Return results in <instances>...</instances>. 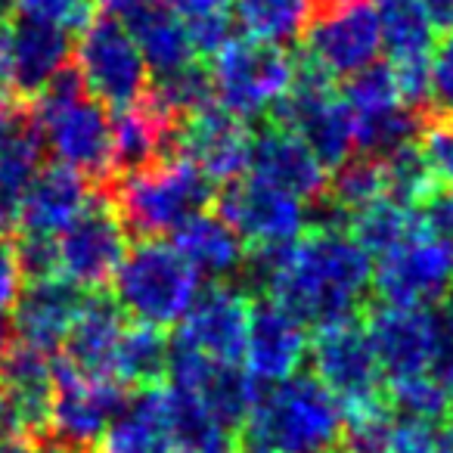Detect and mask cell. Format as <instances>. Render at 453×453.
<instances>
[{
	"label": "cell",
	"instance_id": "cell-48",
	"mask_svg": "<svg viewBox=\"0 0 453 453\" xmlns=\"http://www.w3.org/2000/svg\"><path fill=\"white\" fill-rule=\"evenodd\" d=\"M16 335H13V323H10V314H0V360H4V354L13 348Z\"/></svg>",
	"mask_w": 453,
	"mask_h": 453
},
{
	"label": "cell",
	"instance_id": "cell-23",
	"mask_svg": "<svg viewBox=\"0 0 453 453\" xmlns=\"http://www.w3.org/2000/svg\"><path fill=\"white\" fill-rule=\"evenodd\" d=\"M90 196H94V189L84 174L59 162L44 165L22 199L16 234L59 236V230L88 205Z\"/></svg>",
	"mask_w": 453,
	"mask_h": 453
},
{
	"label": "cell",
	"instance_id": "cell-44",
	"mask_svg": "<svg viewBox=\"0 0 453 453\" xmlns=\"http://www.w3.org/2000/svg\"><path fill=\"white\" fill-rule=\"evenodd\" d=\"M41 434L22 419V413L0 395V453H35Z\"/></svg>",
	"mask_w": 453,
	"mask_h": 453
},
{
	"label": "cell",
	"instance_id": "cell-4",
	"mask_svg": "<svg viewBox=\"0 0 453 453\" xmlns=\"http://www.w3.org/2000/svg\"><path fill=\"white\" fill-rule=\"evenodd\" d=\"M28 106L44 150L59 165L106 187L112 177V119L88 96L75 63L65 65Z\"/></svg>",
	"mask_w": 453,
	"mask_h": 453
},
{
	"label": "cell",
	"instance_id": "cell-29",
	"mask_svg": "<svg viewBox=\"0 0 453 453\" xmlns=\"http://www.w3.org/2000/svg\"><path fill=\"white\" fill-rule=\"evenodd\" d=\"M127 32L137 41L140 53L146 59V69H152L156 75H168V72L183 69V65L196 59L187 32H183L177 16L165 4L146 10L143 16L127 22Z\"/></svg>",
	"mask_w": 453,
	"mask_h": 453
},
{
	"label": "cell",
	"instance_id": "cell-25",
	"mask_svg": "<svg viewBox=\"0 0 453 453\" xmlns=\"http://www.w3.org/2000/svg\"><path fill=\"white\" fill-rule=\"evenodd\" d=\"M174 249L208 283H234L246 258V242L218 211L187 220L174 234Z\"/></svg>",
	"mask_w": 453,
	"mask_h": 453
},
{
	"label": "cell",
	"instance_id": "cell-36",
	"mask_svg": "<svg viewBox=\"0 0 453 453\" xmlns=\"http://www.w3.org/2000/svg\"><path fill=\"white\" fill-rule=\"evenodd\" d=\"M326 196L354 218L360 208H366L370 202L382 199L385 196V171H382V158L372 156H360L354 152L351 158L333 168L329 174V187Z\"/></svg>",
	"mask_w": 453,
	"mask_h": 453
},
{
	"label": "cell",
	"instance_id": "cell-18",
	"mask_svg": "<svg viewBox=\"0 0 453 453\" xmlns=\"http://www.w3.org/2000/svg\"><path fill=\"white\" fill-rule=\"evenodd\" d=\"M311 335L298 317H292L273 298H252L242 366L261 385L283 382L302 370Z\"/></svg>",
	"mask_w": 453,
	"mask_h": 453
},
{
	"label": "cell",
	"instance_id": "cell-46",
	"mask_svg": "<svg viewBox=\"0 0 453 453\" xmlns=\"http://www.w3.org/2000/svg\"><path fill=\"white\" fill-rule=\"evenodd\" d=\"M103 7V16H112V19H125V26L137 16H143L146 10L162 7V0H96Z\"/></svg>",
	"mask_w": 453,
	"mask_h": 453
},
{
	"label": "cell",
	"instance_id": "cell-30",
	"mask_svg": "<svg viewBox=\"0 0 453 453\" xmlns=\"http://www.w3.org/2000/svg\"><path fill=\"white\" fill-rule=\"evenodd\" d=\"M143 103L158 119L177 125V121L202 112V109L214 106L211 72L199 59H193L183 69H174L168 75H156V81H150V94H146Z\"/></svg>",
	"mask_w": 453,
	"mask_h": 453
},
{
	"label": "cell",
	"instance_id": "cell-50",
	"mask_svg": "<svg viewBox=\"0 0 453 453\" xmlns=\"http://www.w3.org/2000/svg\"><path fill=\"white\" fill-rule=\"evenodd\" d=\"M13 7H16V0H0V22H7L10 16H13Z\"/></svg>",
	"mask_w": 453,
	"mask_h": 453
},
{
	"label": "cell",
	"instance_id": "cell-43",
	"mask_svg": "<svg viewBox=\"0 0 453 453\" xmlns=\"http://www.w3.org/2000/svg\"><path fill=\"white\" fill-rule=\"evenodd\" d=\"M438 422L413 419V416H391L388 450L391 453H434L438 447Z\"/></svg>",
	"mask_w": 453,
	"mask_h": 453
},
{
	"label": "cell",
	"instance_id": "cell-8",
	"mask_svg": "<svg viewBox=\"0 0 453 453\" xmlns=\"http://www.w3.org/2000/svg\"><path fill=\"white\" fill-rule=\"evenodd\" d=\"M211 81L220 106L236 119L271 115L296 81V57L261 41H230L214 57Z\"/></svg>",
	"mask_w": 453,
	"mask_h": 453
},
{
	"label": "cell",
	"instance_id": "cell-27",
	"mask_svg": "<svg viewBox=\"0 0 453 453\" xmlns=\"http://www.w3.org/2000/svg\"><path fill=\"white\" fill-rule=\"evenodd\" d=\"M171 342L165 329L146 326V323H127L112 360V379L127 391L158 388L168 372Z\"/></svg>",
	"mask_w": 453,
	"mask_h": 453
},
{
	"label": "cell",
	"instance_id": "cell-40",
	"mask_svg": "<svg viewBox=\"0 0 453 453\" xmlns=\"http://www.w3.org/2000/svg\"><path fill=\"white\" fill-rule=\"evenodd\" d=\"M391 410L370 416H357L348 419L342 444L335 447V453H391L388 450V426H391Z\"/></svg>",
	"mask_w": 453,
	"mask_h": 453
},
{
	"label": "cell",
	"instance_id": "cell-49",
	"mask_svg": "<svg viewBox=\"0 0 453 453\" xmlns=\"http://www.w3.org/2000/svg\"><path fill=\"white\" fill-rule=\"evenodd\" d=\"M434 453H453V422L438 428V447H434Z\"/></svg>",
	"mask_w": 453,
	"mask_h": 453
},
{
	"label": "cell",
	"instance_id": "cell-5",
	"mask_svg": "<svg viewBox=\"0 0 453 453\" xmlns=\"http://www.w3.org/2000/svg\"><path fill=\"white\" fill-rule=\"evenodd\" d=\"M112 298L131 323L156 329L180 326L202 289V280L187 265L174 242L137 240L112 277Z\"/></svg>",
	"mask_w": 453,
	"mask_h": 453
},
{
	"label": "cell",
	"instance_id": "cell-6",
	"mask_svg": "<svg viewBox=\"0 0 453 453\" xmlns=\"http://www.w3.org/2000/svg\"><path fill=\"white\" fill-rule=\"evenodd\" d=\"M308 357L311 376L342 403L345 422L388 410L385 372L372 351L364 314L317 329L308 345Z\"/></svg>",
	"mask_w": 453,
	"mask_h": 453
},
{
	"label": "cell",
	"instance_id": "cell-32",
	"mask_svg": "<svg viewBox=\"0 0 453 453\" xmlns=\"http://www.w3.org/2000/svg\"><path fill=\"white\" fill-rule=\"evenodd\" d=\"M314 16V0H234V19L261 44H289L302 38Z\"/></svg>",
	"mask_w": 453,
	"mask_h": 453
},
{
	"label": "cell",
	"instance_id": "cell-2",
	"mask_svg": "<svg viewBox=\"0 0 453 453\" xmlns=\"http://www.w3.org/2000/svg\"><path fill=\"white\" fill-rule=\"evenodd\" d=\"M345 410L311 372L261 385L236 453H335L345 434Z\"/></svg>",
	"mask_w": 453,
	"mask_h": 453
},
{
	"label": "cell",
	"instance_id": "cell-42",
	"mask_svg": "<svg viewBox=\"0 0 453 453\" xmlns=\"http://www.w3.org/2000/svg\"><path fill=\"white\" fill-rule=\"evenodd\" d=\"M426 115L453 119V32H447L432 53V90Z\"/></svg>",
	"mask_w": 453,
	"mask_h": 453
},
{
	"label": "cell",
	"instance_id": "cell-24",
	"mask_svg": "<svg viewBox=\"0 0 453 453\" xmlns=\"http://www.w3.org/2000/svg\"><path fill=\"white\" fill-rule=\"evenodd\" d=\"M53 391H57L53 354L13 342V348L0 360V395L19 410L22 419L38 434H47V428H50Z\"/></svg>",
	"mask_w": 453,
	"mask_h": 453
},
{
	"label": "cell",
	"instance_id": "cell-21",
	"mask_svg": "<svg viewBox=\"0 0 453 453\" xmlns=\"http://www.w3.org/2000/svg\"><path fill=\"white\" fill-rule=\"evenodd\" d=\"M249 174L286 189L296 199H302L304 205L320 199L329 187V171L311 152V146L298 134H292L289 127H280L273 121H267L255 134Z\"/></svg>",
	"mask_w": 453,
	"mask_h": 453
},
{
	"label": "cell",
	"instance_id": "cell-31",
	"mask_svg": "<svg viewBox=\"0 0 453 453\" xmlns=\"http://www.w3.org/2000/svg\"><path fill=\"white\" fill-rule=\"evenodd\" d=\"M419 230L422 226L416 208L403 205V202L391 199V196H382V199L360 208L351 218V226H348V234L364 246V252L372 261L382 258L391 249L403 246L407 240H413Z\"/></svg>",
	"mask_w": 453,
	"mask_h": 453
},
{
	"label": "cell",
	"instance_id": "cell-39",
	"mask_svg": "<svg viewBox=\"0 0 453 453\" xmlns=\"http://www.w3.org/2000/svg\"><path fill=\"white\" fill-rule=\"evenodd\" d=\"M13 255H16V267H19L22 283H35V280L59 277V246H57V236L16 234Z\"/></svg>",
	"mask_w": 453,
	"mask_h": 453
},
{
	"label": "cell",
	"instance_id": "cell-51",
	"mask_svg": "<svg viewBox=\"0 0 453 453\" xmlns=\"http://www.w3.org/2000/svg\"><path fill=\"white\" fill-rule=\"evenodd\" d=\"M329 4H335V0H314V13H317V10H323V7H329Z\"/></svg>",
	"mask_w": 453,
	"mask_h": 453
},
{
	"label": "cell",
	"instance_id": "cell-16",
	"mask_svg": "<svg viewBox=\"0 0 453 453\" xmlns=\"http://www.w3.org/2000/svg\"><path fill=\"white\" fill-rule=\"evenodd\" d=\"M249 311L252 298L242 296L234 283H208L180 320L174 342L205 354L214 364H242Z\"/></svg>",
	"mask_w": 453,
	"mask_h": 453
},
{
	"label": "cell",
	"instance_id": "cell-37",
	"mask_svg": "<svg viewBox=\"0 0 453 453\" xmlns=\"http://www.w3.org/2000/svg\"><path fill=\"white\" fill-rule=\"evenodd\" d=\"M385 401L397 416H413L426 422H444L450 416V391L432 376H410L385 382Z\"/></svg>",
	"mask_w": 453,
	"mask_h": 453
},
{
	"label": "cell",
	"instance_id": "cell-17",
	"mask_svg": "<svg viewBox=\"0 0 453 453\" xmlns=\"http://www.w3.org/2000/svg\"><path fill=\"white\" fill-rule=\"evenodd\" d=\"M44 168V140L32 106L22 100H0V234H16L22 199Z\"/></svg>",
	"mask_w": 453,
	"mask_h": 453
},
{
	"label": "cell",
	"instance_id": "cell-28",
	"mask_svg": "<svg viewBox=\"0 0 453 453\" xmlns=\"http://www.w3.org/2000/svg\"><path fill=\"white\" fill-rule=\"evenodd\" d=\"M165 407L177 453H236V434L226 432L196 395L168 388Z\"/></svg>",
	"mask_w": 453,
	"mask_h": 453
},
{
	"label": "cell",
	"instance_id": "cell-15",
	"mask_svg": "<svg viewBox=\"0 0 453 453\" xmlns=\"http://www.w3.org/2000/svg\"><path fill=\"white\" fill-rule=\"evenodd\" d=\"M252 140L255 134L249 131V121L236 119L224 106H208L189 119L177 121L174 127L177 158L193 162L214 183H230L249 174Z\"/></svg>",
	"mask_w": 453,
	"mask_h": 453
},
{
	"label": "cell",
	"instance_id": "cell-3",
	"mask_svg": "<svg viewBox=\"0 0 453 453\" xmlns=\"http://www.w3.org/2000/svg\"><path fill=\"white\" fill-rule=\"evenodd\" d=\"M119 208L127 234L137 240H165L187 220L211 211L218 183L187 158H165L103 187Z\"/></svg>",
	"mask_w": 453,
	"mask_h": 453
},
{
	"label": "cell",
	"instance_id": "cell-45",
	"mask_svg": "<svg viewBox=\"0 0 453 453\" xmlns=\"http://www.w3.org/2000/svg\"><path fill=\"white\" fill-rule=\"evenodd\" d=\"M19 267H16L13 240L7 234H0V314H10L16 296H19Z\"/></svg>",
	"mask_w": 453,
	"mask_h": 453
},
{
	"label": "cell",
	"instance_id": "cell-26",
	"mask_svg": "<svg viewBox=\"0 0 453 453\" xmlns=\"http://www.w3.org/2000/svg\"><path fill=\"white\" fill-rule=\"evenodd\" d=\"M96 453H177L162 388L131 391L121 413L109 422Z\"/></svg>",
	"mask_w": 453,
	"mask_h": 453
},
{
	"label": "cell",
	"instance_id": "cell-11",
	"mask_svg": "<svg viewBox=\"0 0 453 453\" xmlns=\"http://www.w3.org/2000/svg\"><path fill=\"white\" fill-rule=\"evenodd\" d=\"M379 50L382 28L372 0H335L311 16L302 57L335 81L372 65Z\"/></svg>",
	"mask_w": 453,
	"mask_h": 453
},
{
	"label": "cell",
	"instance_id": "cell-35",
	"mask_svg": "<svg viewBox=\"0 0 453 453\" xmlns=\"http://www.w3.org/2000/svg\"><path fill=\"white\" fill-rule=\"evenodd\" d=\"M382 171H385V196H391V199L403 202L410 208H419L438 189H444L441 177L434 174L432 162L422 152L419 140L388 152L382 158Z\"/></svg>",
	"mask_w": 453,
	"mask_h": 453
},
{
	"label": "cell",
	"instance_id": "cell-7",
	"mask_svg": "<svg viewBox=\"0 0 453 453\" xmlns=\"http://www.w3.org/2000/svg\"><path fill=\"white\" fill-rule=\"evenodd\" d=\"M75 69L94 103L103 109L140 106L150 94V69L134 35L112 16L90 19L75 50Z\"/></svg>",
	"mask_w": 453,
	"mask_h": 453
},
{
	"label": "cell",
	"instance_id": "cell-12",
	"mask_svg": "<svg viewBox=\"0 0 453 453\" xmlns=\"http://www.w3.org/2000/svg\"><path fill=\"white\" fill-rule=\"evenodd\" d=\"M218 214L240 234L249 246H271V242H298L308 234V208L286 189L242 174L224 183L214 199Z\"/></svg>",
	"mask_w": 453,
	"mask_h": 453
},
{
	"label": "cell",
	"instance_id": "cell-41",
	"mask_svg": "<svg viewBox=\"0 0 453 453\" xmlns=\"http://www.w3.org/2000/svg\"><path fill=\"white\" fill-rule=\"evenodd\" d=\"M19 16L38 22H50L59 28H84L90 22V10H94V0H16Z\"/></svg>",
	"mask_w": 453,
	"mask_h": 453
},
{
	"label": "cell",
	"instance_id": "cell-13",
	"mask_svg": "<svg viewBox=\"0 0 453 453\" xmlns=\"http://www.w3.org/2000/svg\"><path fill=\"white\" fill-rule=\"evenodd\" d=\"M131 391L115 379H90L57 360V391L47 432L69 447L96 450L109 422L121 413Z\"/></svg>",
	"mask_w": 453,
	"mask_h": 453
},
{
	"label": "cell",
	"instance_id": "cell-10",
	"mask_svg": "<svg viewBox=\"0 0 453 453\" xmlns=\"http://www.w3.org/2000/svg\"><path fill=\"white\" fill-rule=\"evenodd\" d=\"M372 296L395 308H434L453 296V246L426 230L372 261Z\"/></svg>",
	"mask_w": 453,
	"mask_h": 453
},
{
	"label": "cell",
	"instance_id": "cell-34",
	"mask_svg": "<svg viewBox=\"0 0 453 453\" xmlns=\"http://www.w3.org/2000/svg\"><path fill=\"white\" fill-rule=\"evenodd\" d=\"M171 13L202 57H218L234 41V0H171Z\"/></svg>",
	"mask_w": 453,
	"mask_h": 453
},
{
	"label": "cell",
	"instance_id": "cell-38",
	"mask_svg": "<svg viewBox=\"0 0 453 453\" xmlns=\"http://www.w3.org/2000/svg\"><path fill=\"white\" fill-rule=\"evenodd\" d=\"M342 100L351 106L354 115H370L382 112V109L401 106V90H397L395 72L388 63H372L364 72L348 78L345 90H342Z\"/></svg>",
	"mask_w": 453,
	"mask_h": 453
},
{
	"label": "cell",
	"instance_id": "cell-47",
	"mask_svg": "<svg viewBox=\"0 0 453 453\" xmlns=\"http://www.w3.org/2000/svg\"><path fill=\"white\" fill-rule=\"evenodd\" d=\"M422 10L434 32H453V0H422Z\"/></svg>",
	"mask_w": 453,
	"mask_h": 453
},
{
	"label": "cell",
	"instance_id": "cell-9",
	"mask_svg": "<svg viewBox=\"0 0 453 453\" xmlns=\"http://www.w3.org/2000/svg\"><path fill=\"white\" fill-rule=\"evenodd\" d=\"M59 277L84 292H103L131 249V234L109 193H94L88 205L59 230Z\"/></svg>",
	"mask_w": 453,
	"mask_h": 453
},
{
	"label": "cell",
	"instance_id": "cell-14",
	"mask_svg": "<svg viewBox=\"0 0 453 453\" xmlns=\"http://www.w3.org/2000/svg\"><path fill=\"white\" fill-rule=\"evenodd\" d=\"M364 326L372 351L385 372V382L410 376H428L438 345L434 308H395V304H366Z\"/></svg>",
	"mask_w": 453,
	"mask_h": 453
},
{
	"label": "cell",
	"instance_id": "cell-52",
	"mask_svg": "<svg viewBox=\"0 0 453 453\" xmlns=\"http://www.w3.org/2000/svg\"><path fill=\"white\" fill-rule=\"evenodd\" d=\"M450 416H453V397H450Z\"/></svg>",
	"mask_w": 453,
	"mask_h": 453
},
{
	"label": "cell",
	"instance_id": "cell-1",
	"mask_svg": "<svg viewBox=\"0 0 453 453\" xmlns=\"http://www.w3.org/2000/svg\"><path fill=\"white\" fill-rule=\"evenodd\" d=\"M372 292V258L351 234H308L296 242L286 273L273 289L292 317L311 329L351 320L366 311Z\"/></svg>",
	"mask_w": 453,
	"mask_h": 453
},
{
	"label": "cell",
	"instance_id": "cell-33",
	"mask_svg": "<svg viewBox=\"0 0 453 453\" xmlns=\"http://www.w3.org/2000/svg\"><path fill=\"white\" fill-rule=\"evenodd\" d=\"M196 397L205 403L208 413L226 432L240 438V432L246 428L249 416L255 410V401H258V382L249 376L242 364H214L211 376Z\"/></svg>",
	"mask_w": 453,
	"mask_h": 453
},
{
	"label": "cell",
	"instance_id": "cell-20",
	"mask_svg": "<svg viewBox=\"0 0 453 453\" xmlns=\"http://www.w3.org/2000/svg\"><path fill=\"white\" fill-rule=\"evenodd\" d=\"M10 96L32 103L65 65H72V35L50 22L10 16Z\"/></svg>",
	"mask_w": 453,
	"mask_h": 453
},
{
	"label": "cell",
	"instance_id": "cell-22",
	"mask_svg": "<svg viewBox=\"0 0 453 453\" xmlns=\"http://www.w3.org/2000/svg\"><path fill=\"white\" fill-rule=\"evenodd\" d=\"M127 314L112 292H88L63 342V364L90 379H112V360L127 329Z\"/></svg>",
	"mask_w": 453,
	"mask_h": 453
},
{
	"label": "cell",
	"instance_id": "cell-19",
	"mask_svg": "<svg viewBox=\"0 0 453 453\" xmlns=\"http://www.w3.org/2000/svg\"><path fill=\"white\" fill-rule=\"evenodd\" d=\"M88 292L78 289L65 277H47L35 283H22L13 308H10V323L13 335L22 345H32L44 354H57L75 323L78 311L84 304Z\"/></svg>",
	"mask_w": 453,
	"mask_h": 453
},
{
	"label": "cell",
	"instance_id": "cell-53",
	"mask_svg": "<svg viewBox=\"0 0 453 453\" xmlns=\"http://www.w3.org/2000/svg\"><path fill=\"white\" fill-rule=\"evenodd\" d=\"M0 100H4V96H0Z\"/></svg>",
	"mask_w": 453,
	"mask_h": 453
}]
</instances>
